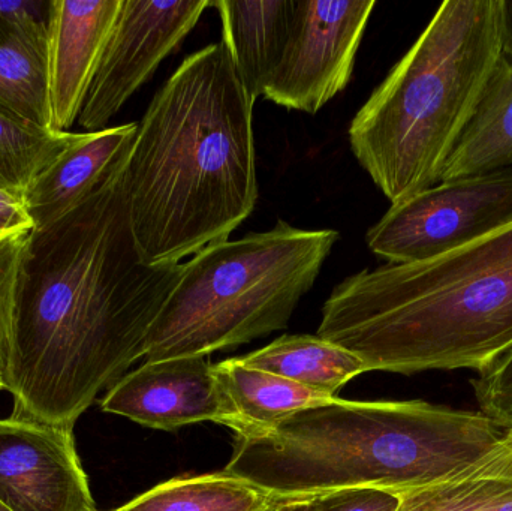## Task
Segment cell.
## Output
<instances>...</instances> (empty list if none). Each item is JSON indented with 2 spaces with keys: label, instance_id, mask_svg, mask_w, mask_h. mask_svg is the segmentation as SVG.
I'll return each instance as SVG.
<instances>
[{
  "label": "cell",
  "instance_id": "cell-1",
  "mask_svg": "<svg viewBox=\"0 0 512 511\" xmlns=\"http://www.w3.org/2000/svg\"><path fill=\"white\" fill-rule=\"evenodd\" d=\"M125 165L62 221L30 236L5 372L14 417L74 426L101 390L144 359L179 281L182 263L152 266L138 251Z\"/></svg>",
  "mask_w": 512,
  "mask_h": 511
},
{
  "label": "cell",
  "instance_id": "cell-2",
  "mask_svg": "<svg viewBox=\"0 0 512 511\" xmlns=\"http://www.w3.org/2000/svg\"><path fill=\"white\" fill-rule=\"evenodd\" d=\"M254 105L224 42L186 57L153 96L123 170L147 264L194 257L254 212Z\"/></svg>",
  "mask_w": 512,
  "mask_h": 511
},
{
  "label": "cell",
  "instance_id": "cell-3",
  "mask_svg": "<svg viewBox=\"0 0 512 511\" xmlns=\"http://www.w3.org/2000/svg\"><path fill=\"white\" fill-rule=\"evenodd\" d=\"M512 453V431L483 413L426 401H346L237 437L225 473L273 501L343 489L402 494L448 482Z\"/></svg>",
  "mask_w": 512,
  "mask_h": 511
},
{
  "label": "cell",
  "instance_id": "cell-4",
  "mask_svg": "<svg viewBox=\"0 0 512 511\" xmlns=\"http://www.w3.org/2000/svg\"><path fill=\"white\" fill-rule=\"evenodd\" d=\"M316 336L367 372L483 371L512 348V222L433 260L348 276Z\"/></svg>",
  "mask_w": 512,
  "mask_h": 511
},
{
  "label": "cell",
  "instance_id": "cell-5",
  "mask_svg": "<svg viewBox=\"0 0 512 511\" xmlns=\"http://www.w3.org/2000/svg\"><path fill=\"white\" fill-rule=\"evenodd\" d=\"M502 57V0H447L355 114L352 153L391 204L441 183Z\"/></svg>",
  "mask_w": 512,
  "mask_h": 511
},
{
  "label": "cell",
  "instance_id": "cell-6",
  "mask_svg": "<svg viewBox=\"0 0 512 511\" xmlns=\"http://www.w3.org/2000/svg\"><path fill=\"white\" fill-rule=\"evenodd\" d=\"M285 221L207 246L183 264L146 342V362L209 357L286 329L339 240Z\"/></svg>",
  "mask_w": 512,
  "mask_h": 511
},
{
  "label": "cell",
  "instance_id": "cell-7",
  "mask_svg": "<svg viewBox=\"0 0 512 511\" xmlns=\"http://www.w3.org/2000/svg\"><path fill=\"white\" fill-rule=\"evenodd\" d=\"M512 222V170L445 180L391 204L366 234L388 264L433 260Z\"/></svg>",
  "mask_w": 512,
  "mask_h": 511
},
{
  "label": "cell",
  "instance_id": "cell-8",
  "mask_svg": "<svg viewBox=\"0 0 512 511\" xmlns=\"http://www.w3.org/2000/svg\"><path fill=\"white\" fill-rule=\"evenodd\" d=\"M375 0H295L285 53L264 98L286 110L316 114L351 80Z\"/></svg>",
  "mask_w": 512,
  "mask_h": 511
},
{
  "label": "cell",
  "instance_id": "cell-9",
  "mask_svg": "<svg viewBox=\"0 0 512 511\" xmlns=\"http://www.w3.org/2000/svg\"><path fill=\"white\" fill-rule=\"evenodd\" d=\"M212 2L122 0L78 123L86 132L108 128L128 99L179 47Z\"/></svg>",
  "mask_w": 512,
  "mask_h": 511
},
{
  "label": "cell",
  "instance_id": "cell-10",
  "mask_svg": "<svg viewBox=\"0 0 512 511\" xmlns=\"http://www.w3.org/2000/svg\"><path fill=\"white\" fill-rule=\"evenodd\" d=\"M74 426L0 420V503L9 511H98Z\"/></svg>",
  "mask_w": 512,
  "mask_h": 511
},
{
  "label": "cell",
  "instance_id": "cell-11",
  "mask_svg": "<svg viewBox=\"0 0 512 511\" xmlns=\"http://www.w3.org/2000/svg\"><path fill=\"white\" fill-rule=\"evenodd\" d=\"M101 408L158 431L203 422L230 425L227 402L209 357L144 362L111 386Z\"/></svg>",
  "mask_w": 512,
  "mask_h": 511
},
{
  "label": "cell",
  "instance_id": "cell-12",
  "mask_svg": "<svg viewBox=\"0 0 512 511\" xmlns=\"http://www.w3.org/2000/svg\"><path fill=\"white\" fill-rule=\"evenodd\" d=\"M122 0H51L48 24V129L77 122Z\"/></svg>",
  "mask_w": 512,
  "mask_h": 511
},
{
  "label": "cell",
  "instance_id": "cell-13",
  "mask_svg": "<svg viewBox=\"0 0 512 511\" xmlns=\"http://www.w3.org/2000/svg\"><path fill=\"white\" fill-rule=\"evenodd\" d=\"M138 123L80 132L68 149L35 177L23 194L33 231L62 221L128 161Z\"/></svg>",
  "mask_w": 512,
  "mask_h": 511
},
{
  "label": "cell",
  "instance_id": "cell-14",
  "mask_svg": "<svg viewBox=\"0 0 512 511\" xmlns=\"http://www.w3.org/2000/svg\"><path fill=\"white\" fill-rule=\"evenodd\" d=\"M224 44L256 102L285 53L295 14V0H218Z\"/></svg>",
  "mask_w": 512,
  "mask_h": 511
},
{
  "label": "cell",
  "instance_id": "cell-15",
  "mask_svg": "<svg viewBox=\"0 0 512 511\" xmlns=\"http://www.w3.org/2000/svg\"><path fill=\"white\" fill-rule=\"evenodd\" d=\"M213 372L230 413L228 428L237 437L267 431L298 411L333 399L277 375L249 368L239 357L216 363Z\"/></svg>",
  "mask_w": 512,
  "mask_h": 511
},
{
  "label": "cell",
  "instance_id": "cell-16",
  "mask_svg": "<svg viewBox=\"0 0 512 511\" xmlns=\"http://www.w3.org/2000/svg\"><path fill=\"white\" fill-rule=\"evenodd\" d=\"M48 26L0 18V110L48 129Z\"/></svg>",
  "mask_w": 512,
  "mask_h": 511
},
{
  "label": "cell",
  "instance_id": "cell-17",
  "mask_svg": "<svg viewBox=\"0 0 512 511\" xmlns=\"http://www.w3.org/2000/svg\"><path fill=\"white\" fill-rule=\"evenodd\" d=\"M239 360L327 398H337L349 381L367 372L355 354L312 335L280 336Z\"/></svg>",
  "mask_w": 512,
  "mask_h": 511
},
{
  "label": "cell",
  "instance_id": "cell-18",
  "mask_svg": "<svg viewBox=\"0 0 512 511\" xmlns=\"http://www.w3.org/2000/svg\"><path fill=\"white\" fill-rule=\"evenodd\" d=\"M512 165V59L499 62L483 101L454 150L441 182Z\"/></svg>",
  "mask_w": 512,
  "mask_h": 511
},
{
  "label": "cell",
  "instance_id": "cell-19",
  "mask_svg": "<svg viewBox=\"0 0 512 511\" xmlns=\"http://www.w3.org/2000/svg\"><path fill=\"white\" fill-rule=\"evenodd\" d=\"M276 501L225 473L177 477L113 511H267Z\"/></svg>",
  "mask_w": 512,
  "mask_h": 511
},
{
  "label": "cell",
  "instance_id": "cell-20",
  "mask_svg": "<svg viewBox=\"0 0 512 511\" xmlns=\"http://www.w3.org/2000/svg\"><path fill=\"white\" fill-rule=\"evenodd\" d=\"M396 511H512V453L457 479L402 492Z\"/></svg>",
  "mask_w": 512,
  "mask_h": 511
},
{
  "label": "cell",
  "instance_id": "cell-21",
  "mask_svg": "<svg viewBox=\"0 0 512 511\" xmlns=\"http://www.w3.org/2000/svg\"><path fill=\"white\" fill-rule=\"evenodd\" d=\"M77 135L39 128L0 110V186L24 194Z\"/></svg>",
  "mask_w": 512,
  "mask_h": 511
},
{
  "label": "cell",
  "instance_id": "cell-22",
  "mask_svg": "<svg viewBox=\"0 0 512 511\" xmlns=\"http://www.w3.org/2000/svg\"><path fill=\"white\" fill-rule=\"evenodd\" d=\"M32 233L33 231H23L0 239V390L5 389L15 297L20 282L21 266Z\"/></svg>",
  "mask_w": 512,
  "mask_h": 511
},
{
  "label": "cell",
  "instance_id": "cell-23",
  "mask_svg": "<svg viewBox=\"0 0 512 511\" xmlns=\"http://www.w3.org/2000/svg\"><path fill=\"white\" fill-rule=\"evenodd\" d=\"M484 416L512 431V348L471 381Z\"/></svg>",
  "mask_w": 512,
  "mask_h": 511
},
{
  "label": "cell",
  "instance_id": "cell-24",
  "mask_svg": "<svg viewBox=\"0 0 512 511\" xmlns=\"http://www.w3.org/2000/svg\"><path fill=\"white\" fill-rule=\"evenodd\" d=\"M399 495L382 489H343L315 497L313 511H396Z\"/></svg>",
  "mask_w": 512,
  "mask_h": 511
},
{
  "label": "cell",
  "instance_id": "cell-25",
  "mask_svg": "<svg viewBox=\"0 0 512 511\" xmlns=\"http://www.w3.org/2000/svg\"><path fill=\"white\" fill-rule=\"evenodd\" d=\"M23 231H33L23 194L0 186V239Z\"/></svg>",
  "mask_w": 512,
  "mask_h": 511
},
{
  "label": "cell",
  "instance_id": "cell-26",
  "mask_svg": "<svg viewBox=\"0 0 512 511\" xmlns=\"http://www.w3.org/2000/svg\"><path fill=\"white\" fill-rule=\"evenodd\" d=\"M502 36L504 54L512 59V0H502Z\"/></svg>",
  "mask_w": 512,
  "mask_h": 511
},
{
  "label": "cell",
  "instance_id": "cell-27",
  "mask_svg": "<svg viewBox=\"0 0 512 511\" xmlns=\"http://www.w3.org/2000/svg\"><path fill=\"white\" fill-rule=\"evenodd\" d=\"M315 497L276 501L270 511H313Z\"/></svg>",
  "mask_w": 512,
  "mask_h": 511
},
{
  "label": "cell",
  "instance_id": "cell-28",
  "mask_svg": "<svg viewBox=\"0 0 512 511\" xmlns=\"http://www.w3.org/2000/svg\"><path fill=\"white\" fill-rule=\"evenodd\" d=\"M0 511H9L8 509H6L5 506H3L2 503H0Z\"/></svg>",
  "mask_w": 512,
  "mask_h": 511
},
{
  "label": "cell",
  "instance_id": "cell-29",
  "mask_svg": "<svg viewBox=\"0 0 512 511\" xmlns=\"http://www.w3.org/2000/svg\"><path fill=\"white\" fill-rule=\"evenodd\" d=\"M271 507H273V506H271ZM271 507H270V509H271ZM270 509H268L267 511H270Z\"/></svg>",
  "mask_w": 512,
  "mask_h": 511
}]
</instances>
